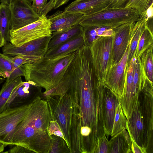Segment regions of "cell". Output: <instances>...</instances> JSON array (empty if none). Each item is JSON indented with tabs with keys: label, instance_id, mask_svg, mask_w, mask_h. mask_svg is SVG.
<instances>
[{
	"label": "cell",
	"instance_id": "14",
	"mask_svg": "<svg viewBox=\"0 0 153 153\" xmlns=\"http://www.w3.org/2000/svg\"><path fill=\"white\" fill-rule=\"evenodd\" d=\"M135 22L125 24L114 29L111 66L118 62L123 56L130 41L131 30Z\"/></svg>",
	"mask_w": 153,
	"mask_h": 153
},
{
	"label": "cell",
	"instance_id": "17",
	"mask_svg": "<svg viewBox=\"0 0 153 153\" xmlns=\"http://www.w3.org/2000/svg\"><path fill=\"white\" fill-rule=\"evenodd\" d=\"M83 16L80 13L58 10L48 18L51 22L50 30L52 33L66 30L79 24Z\"/></svg>",
	"mask_w": 153,
	"mask_h": 153
},
{
	"label": "cell",
	"instance_id": "37",
	"mask_svg": "<svg viewBox=\"0 0 153 153\" xmlns=\"http://www.w3.org/2000/svg\"><path fill=\"white\" fill-rule=\"evenodd\" d=\"M130 135L131 141V148L132 153H146V150L140 146L133 139L129 130L126 129Z\"/></svg>",
	"mask_w": 153,
	"mask_h": 153
},
{
	"label": "cell",
	"instance_id": "5",
	"mask_svg": "<svg viewBox=\"0 0 153 153\" xmlns=\"http://www.w3.org/2000/svg\"><path fill=\"white\" fill-rule=\"evenodd\" d=\"M46 96L51 113V120L56 121L64 136L68 148L71 151V134L74 112V105L71 97L63 96Z\"/></svg>",
	"mask_w": 153,
	"mask_h": 153
},
{
	"label": "cell",
	"instance_id": "45",
	"mask_svg": "<svg viewBox=\"0 0 153 153\" xmlns=\"http://www.w3.org/2000/svg\"><path fill=\"white\" fill-rule=\"evenodd\" d=\"M1 3L9 5L10 3V0H0Z\"/></svg>",
	"mask_w": 153,
	"mask_h": 153
},
{
	"label": "cell",
	"instance_id": "8",
	"mask_svg": "<svg viewBox=\"0 0 153 153\" xmlns=\"http://www.w3.org/2000/svg\"><path fill=\"white\" fill-rule=\"evenodd\" d=\"M31 105V102L10 107L0 113V142L10 145L16 127L27 115Z\"/></svg>",
	"mask_w": 153,
	"mask_h": 153
},
{
	"label": "cell",
	"instance_id": "24",
	"mask_svg": "<svg viewBox=\"0 0 153 153\" xmlns=\"http://www.w3.org/2000/svg\"><path fill=\"white\" fill-rule=\"evenodd\" d=\"M147 77L140 57L135 60L133 84V93L136 98L142 89Z\"/></svg>",
	"mask_w": 153,
	"mask_h": 153
},
{
	"label": "cell",
	"instance_id": "32",
	"mask_svg": "<svg viewBox=\"0 0 153 153\" xmlns=\"http://www.w3.org/2000/svg\"><path fill=\"white\" fill-rule=\"evenodd\" d=\"M51 136L52 138V141L49 153L64 152L63 151L66 152L65 151L67 150L63 148L69 150L70 152V150L64 139L54 135H51Z\"/></svg>",
	"mask_w": 153,
	"mask_h": 153
},
{
	"label": "cell",
	"instance_id": "1",
	"mask_svg": "<svg viewBox=\"0 0 153 153\" xmlns=\"http://www.w3.org/2000/svg\"><path fill=\"white\" fill-rule=\"evenodd\" d=\"M70 84L78 99L80 126L91 129L93 144L97 146L99 139L105 134L102 108L104 83L97 81L93 71L80 70L71 74Z\"/></svg>",
	"mask_w": 153,
	"mask_h": 153
},
{
	"label": "cell",
	"instance_id": "21",
	"mask_svg": "<svg viewBox=\"0 0 153 153\" xmlns=\"http://www.w3.org/2000/svg\"><path fill=\"white\" fill-rule=\"evenodd\" d=\"M85 45L82 34L48 50L44 56L53 57L68 52L76 51Z\"/></svg>",
	"mask_w": 153,
	"mask_h": 153
},
{
	"label": "cell",
	"instance_id": "25",
	"mask_svg": "<svg viewBox=\"0 0 153 153\" xmlns=\"http://www.w3.org/2000/svg\"><path fill=\"white\" fill-rule=\"evenodd\" d=\"M11 16L9 5L0 4V32L6 42H10Z\"/></svg>",
	"mask_w": 153,
	"mask_h": 153
},
{
	"label": "cell",
	"instance_id": "31",
	"mask_svg": "<svg viewBox=\"0 0 153 153\" xmlns=\"http://www.w3.org/2000/svg\"><path fill=\"white\" fill-rule=\"evenodd\" d=\"M15 69L12 57L0 52V72L4 74L7 78Z\"/></svg>",
	"mask_w": 153,
	"mask_h": 153
},
{
	"label": "cell",
	"instance_id": "7",
	"mask_svg": "<svg viewBox=\"0 0 153 153\" xmlns=\"http://www.w3.org/2000/svg\"><path fill=\"white\" fill-rule=\"evenodd\" d=\"M51 22L46 16L19 29L10 30V42L16 47L41 37L50 36Z\"/></svg>",
	"mask_w": 153,
	"mask_h": 153
},
{
	"label": "cell",
	"instance_id": "30",
	"mask_svg": "<svg viewBox=\"0 0 153 153\" xmlns=\"http://www.w3.org/2000/svg\"><path fill=\"white\" fill-rule=\"evenodd\" d=\"M153 4V0H128L124 7L136 10L139 15L145 12Z\"/></svg>",
	"mask_w": 153,
	"mask_h": 153
},
{
	"label": "cell",
	"instance_id": "12",
	"mask_svg": "<svg viewBox=\"0 0 153 153\" xmlns=\"http://www.w3.org/2000/svg\"><path fill=\"white\" fill-rule=\"evenodd\" d=\"M126 129L129 130L135 142L146 150V131L142 114L139 93L127 119Z\"/></svg>",
	"mask_w": 153,
	"mask_h": 153
},
{
	"label": "cell",
	"instance_id": "34",
	"mask_svg": "<svg viewBox=\"0 0 153 153\" xmlns=\"http://www.w3.org/2000/svg\"><path fill=\"white\" fill-rule=\"evenodd\" d=\"M105 134L99 140L94 153H109V144Z\"/></svg>",
	"mask_w": 153,
	"mask_h": 153
},
{
	"label": "cell",
	"instance_id": "28",
	"mask_svg": "<svg viewBox=\"0 0 153 153\" xmlns=\"http://www.w3.org/2000/svg\"><path fill=\"white\" fill-rule=\"evenodd\" d=\"M153 45L145 51L140 57L147 79L153 83Z\"/></svg>",
	"mask_w": 153,
	"mask_h": 153
},
{
	"label": "cell",
	"instance_id": "39",
	"mask_svg": "<svg viewBox=\"0 0 153 153\" xmlns=\"http://www.w3.org/2000/svg\"><path fill=\"white\" fill-rule=\"evenodd\" d=\"M128 0H111L107 8H118L124 7Z\"/></svg>",
	"mask_w": 153,
	"mask_h": 153
},
{
	"label": "cell",
	"instance_id": "26",
	"mask_svg": "<svg viewBox=\"0 0 153 153\" xmlns=\"http://www.w3.org/2000/svg\"><path fill=\"white\" fill-rule=\"evenodd\" d=\"M23 81L21 76L8 82H5L0 91V113L7 108V102L15 89Z\"/></svg>",
	"mask_w": 153,
	"mask_h": 153
},
{
	"label": "cell",
	"instance_id": "46",
	"mask_svg": "<svg viewBox=\"0 0 153 153\" xmlns=\"http://www.w3.org/2000/svg\"><path fill=\"white\" fill-rule=\"evenodd\" d=\"M0 77H2L3 78H6V76L0 72Z\"/></svg>",
	"mask_w": 153,
	"mask_h": 153
},
{
	"label": "cell",
	"instance_id": "27",
	"mask_svg": "<svg viewBox=\"0 0 153 153\" xmlns=\"http://www.w3.org/2000/svg\"><path fill=\"white\" fill-rule=\"evenodd\" d=\"M153 44V33L146 25L139 39L135 52L136 58H139L146 50Z\"/></svg>",
	"mask_w": 153,
	"mask_h": 153
},
{
	"label": "cell",
	"instance_id": "22",
	"mask_svg": "<svg viewBox=\"0 0 153 153\" xmlns=\"http://www.w3.org/2000/svg\"><path fill=\"white\" fill-rule=\"evenodd\" d=\"M147 19L146 11L139 15V19L133 25L131 32L128 63L135 53L139 39L145 29Z\"/></svg>",
	"mask_w": 153,
	"mask_h": 153
},
{
	"label": "cell",
	"instance_id": "19",
	"mask_svg": "<svg viewBox=\"0 0 153 153\" xmlns=\"http://www.w3.org/2000/svg\"><path fill=\"white\" fill-rule=\"evenodd\" d=\"M109 141V153H131V141L126 128L112 137Z\"/></svg>",
	"mask_w": 153,
	"mask_h": 153
},
{
	"label": "cell",
	"instance_id": "38",
	"mask_svg": "<svg viewBox=\"0 0 153 153\" xmlns=\"http://www.w3.org/2000/svg\"><path fill=\"white\" fill-rule=\"evenodd\" d=\"M21 76H24L23 69L20 66L15 69L10 74V76L7 79L5 82H8L11 81L17 77Z\"/></svg>",
	"mask_w": 153,
	"mask_h": 153
},
{
	"label": "cell",
	"instance_id": "47",
	"mask_svg": "<svg viewBox=\"0 0 153 153\" xmlns=\"http://www.w3.org/2000/svg\"><path fill=\"white\" fill-rule=\"evenodd\" d=\"M12 0H10V2L12 1Z\"/></svg>",
	"mask_w": 153,
	"mask_h": 153
},
{
	"label": "cell",
	"instance_id": "44",
	"mask_svg": "<svg viewBox=\"0 0 153 153\" xmlns=\"http://www.w3.org/2000/svg\"><path fill=\"white\" fill-rule=\"evenodd\" d=\"M6 146L3 143L0 142V153H2L4 151V148Z\"/></svg>",
	"mask_w": 153,
	"mask_h": 153
},
{
	"label": "cell",
	"instance_id": "23",
	"mask_svg": "<svg viewBox=\"0 0 153 153\" xmlns=\"http://www.w3.org/2000/svg\"><path fill=\"white\" fill-rule=\"evenodd\" d=\"M82 36L85 44L89 46L94 41L102 36L114 35V29L104 26L83 27Z\"/></svg>",
	"mask_w": 153,
	"mask_h": 153
},
{
	"label": "cell",
	"instance_id": "2",
	"mask_svg": "<svg viewBox=\"0 0 153 153\" xmlns=\"http://www.w3.org/2000/svg\"><path fill=\"white\" fill-rule=\"evenodd\" d=\"M77 51L53 57H42L21 66L26 81H30L45 90V96L49 95L60 83L68 67L74 59Z\"/></svg>",
	"mask_w": 153,
	"mask_h": 153
},
{
	"label": "cell",
	"instance_id": "4",
	"mask_svg": "<svg viewBox=\"0 0 153 153\" xmlns=\"http://www.w3.org/2000/svg\"><path fill=\"white\" fill-rule=\"evenodd\" d=\"M137 11L127 7L108 8L89 15L84 16L79 24L83 27L104 26L114 29L124 24L137 21Z\"/></svg>",
	"mask_w": 153,
	"mask_h": 153
},
{
	"label": "cell",
	"instance_id": "35",
	"mask_svg": "<svg viewBox=\"0 0 153 153\" xmlns=\"http://www.w3.org/2000/svg\"><path fill=\"white\" fill-rule=\"evenodd\" d=\"M48 131L51 135H54L64 139L66 143L63 134L59 124L55 120H51Z\"/></svg>",
	"mask_w": 153,
	"mask_h": 153
},
{
	"label": "cell",
	"instance_id": "43",
	"mask_svg": "<svg viewBox=\"0 0 153 153\" xmlns=\"http://www.w3.org/2000/svg\"><path fill=\"white\" fill-rule=\"evenodd\" d=\"M5 43L4 39L0 32V48L3 47Z\"/></svg>",
	"mask_w": 153,
	"mask_h": 153
},
{
	"label": "cell",
	"instance_id": "10",
	"mask_svg": "<svg viewBox=\"0 0 153 153\" xmlns=\"http://www.w3.org/2000/svg\"><path fill=\"white\" fill-rule=\"evenodd\" d=\"M32 0H12L9 4L11 16L10 30L19 29L39 20L41 16L33 9Z\"/></svg>",
	"mask_w": 153,
	"mask_h": 153
},
{
	"label": "cell",
	"instance_id": "41",
	"mask_svg": "<svg viewBox=\"0 0 153 153\" xmlns=\"http://www.w3.org/2000/svg\"><path fill=\"white\" fill-rule=\"evenodd\" d=\"M54 0H50V1L48 3L42 12L41 16H46L47 13L53 8Z\"/></svg>",
	"mask_w": 153,
	"mask_h": 153
},
{
	"label": "cell",
	"instance_id": "42",
	"mask_svg": "<svg viewBox=\"0 0 153 153\" xmlns=\"http://www.w3.org/2000/svg\"><path fill=\"white\" fill-rule=\"evenodd\" d=\"M69 0H54V7L55 9H56L61 6L66 4Z\"/></svg>",
	"mask_w": 153,
	"mask_h": 153
},
{
	"label": "cell",
	"instance_id": "20",
	"mask_svg": "<svg viewBox=\"0 0 153 153\" xmlns=\"http://www.w3.org/2000/svg\"><path fill=\"white\" fill-rule=\"evenodd\" d=\"M83 29V27L78 24L64 31L52 33L48 50L82 35Z\"/></svg>",
	"mask_w": 153,
	"mask_h": 153
},
{
	"label": "cell",
	"instance_id": "29",
	"mask_svg": "<svg viewBox=\"0 0 153 153\" xmlns=\"http://www.w3.org/2000/svg\"><path fill=\"white\" fill-rule=\"evenodd\" d=\"M127 119L123 111L120 103L116 109L112 131L110 135L112 137L124 129L126 128Z\"/></svg>",
	"mask_w": 153,
	"mask_h": 153
},
{
	"label": "cell",
	"instance_id": "3",
	"mask_svg": "<svg viewBox=\"0 0 153 153\" xmlns=\"http://www.w3.org/2000/svg\"><path fill=\"white\" fill-rule=\"evenodd\" d=\"M52 141V138L49 131L37 128L28 112L16 127L10 145L22 146L31 152L48 153Z\"/></svg>",
	"mask_w": 153,
	"mask_h": 153
},
{
	"label": "cell",
	"instance_id": "11",
	"mask_svg": "<svg viewBox=\"0 0 153 153\" xmlns=\"http://www.w3.org/2000/svg\"><path fill=\"white\" fill-rule=\"evenodd\" d=\"M50 36L39 38L16 47L10 42H6L2 48L3 53L11 57L21 54L36 56H45L48 49Z\"/></svg>",
	"mask_w": 153,
	"mask_h": 153
},
{
	"label": "cell",
	"instance_id": "13",
	"mask_svg": "<svg viewBox=\"0 0 153 153\" xmlns=\"http://www.w3.org/2000/svg\"><path fill=\"white\" fill-rule=\"evenodd\" d=\"M130 44V41L122 59L116 64L111 66L104 81L105 85L120 98L123 94L125 86Z\"/></svg>",
	"mask_w": 153,
	"mask_h": 153
},
{
	"label": "cell",
	"instance_id": "18",
	"mask_svg": "<svg viewBox=\"0 0 153 153\" xmlns=\"http://www.w3.org/2000/svg\"><path fill=\"white\" fill-rule=\"evenodd\" d=\"M111 0H76L65 7L64 10L86 16L106 8Z\"/></svg>",
	"mask_w": 153,
	"mask_h": 153
},
{
	"label": "cell",
	"instance_id": "40",
	"mask_svg": "<svg viewBox=\"0 0 153 153\" xmlns=\"http://www.w3.org/2000/svg\"><path fill=\"white\" fill-rule=\"evenodd\" d=\"M12 148L9 149L8 152H5L8 153H25L31 152L27 149L20 146L14 145Z\"/></svg>",
	"mask_w": 153,
	"mask_h": 153
},
{
	"label": "cell",
	"instance_id": "6",
	"mask_svg": "<svg viewBox=\"0 0 153 153\" xmlns=\"http://www.w3.org/2000/svg\"><path fill=\"white\" fill-rule=\"evenodd\" d=\"M114 35L102 36L89 46L95 73L98 81L104 83L112 63V47Z\"/></svg>",
	"mask_w": 153,
	"mask_h": 153
},
{
	"label": "cell",
	"instance_id": "33",
	"mask_svg": "<svg viewBox=\"0 0 153 153\" xmlns=\"http://www.w3.org/2000/svg\"><path fill=\"white\" fill-rule=\"evenodd\" d=\"M40 58L35 56L21 54L12 57V60L13 66L15 69L24 64L34 62Z\"/></svg>",
	"mask_w": 153,
	"mask_h": 153
},
{
	"label": "cell",
	"instance_id": "16",
	"mask_svg": "<svg viewBox=\"0 0 153 153\" xmlns=\"http://www.w3.org/2000/svg\"><path fill=\"white\" fill-rule=\"evenodd\" d=\"M136 59L134 53L131 59L127 63L123 92L120 98L123 111L127 119L130 115L137 98L134 97L133 93V75Z\"/></svg>",
	"mask_w": 153,
	"mask_h": 153
},
{
	"label": "cell",
	"instance_id": "36",
	"mask_svg": "<svg viewBox=\"0 0 153 153\" xmlns=\"http://www.w3.org/2000/svg\"><path fill=\"white\" fill-rule=\"evenodd\" d=\"M48 0H32V7L35 12L41 16L44 9L47 5Z\"/></svg>",
	"mask_w": 153,
	"mask_h": 153
},
{
	"label": "cell",
	"instance_id": "15",
	"mask_svg": "<svg viewBox=\"0 0 153 153\" xmlns=\"http://www.w3.org/2000/svg\"><path fill=\"white\" fill-rule=\"evenodd\" d=\"M120 103V97L105 84L102 89V113L105 134L110 135L112 131L116 109Z\"/></svg>",
	"mask_w": 153,
	"mask_h": 153
},
{
	"label": "cell",
	"instance_id": "9",
	"mask_svg": "<svg viewBox=\"0 0 153 153\" xmlns=\"http://www.w3.org/2000/svg\"><path fill=\"white\" fill-rule=\"evenodd\" d=\"M153 83L147 78L139 93L142 112L146 131V153H153Z\"/></svg>",
	"mask_w": 153,
	"mask_h": 153
}]
</instances>
